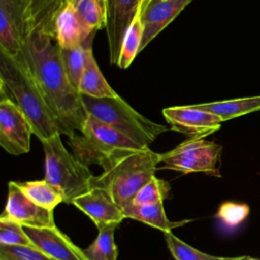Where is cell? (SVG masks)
I'll list each match as a JSON object with an SVG mask.
<instances>
[{"label": "cell", "instance_id": "9a60e30c", "mask_svg": "<svg viewBox=\"0 0 260 260\" xmlns=\"http://www.w3.org/2000/svg\"><path fill=\"white\" fill-rule=\"evenodd\" d=\"M95 32L88 30L74 6L66 0L59 10L54 23V38L62 49L72 48L82 44Z\"/></svg>", "mask_w": 260, "mask_h": 260}, {"label": "cell", "instance_id": "8992f818", "mask_svg": "<svg viewBox=\"0 0 260 260\" xmlns=\"http://www.w3.org/2000/svg\"><path fill=\"white\" fill-rule=\"evenodd\" d=\"M79 133L68 137V143L74 156L87 167H103L109 158L119 152L146 148L90 115Z\"/></svg>", "mask_w": 260, "mask_h": 260}, {"label": "cell", "instance_id": "d6986e66", "mask_svg": "<svg viewBox=\"0 0 260 260\" xmlns=\"http://www.w3.org/2000/svg\"><path fill=\"white\" fill-rule=\"evenodd\" d=\"M194 107L218 116L222 121L231 120L260 110V95L195 104Z\"/></svg>", "mask_w": 260, "mask_h": 260}, {"label": "cell", "instance_id": "ffe728a7", "mask_svg": "<svg viewBox=\"0 0 260 260\" xmlns=\"http://www.w3.org/2000/svg\"><path fill=\"white\" fill-rule=\"evenodd\" d=\"M17 183L23 193L43 208L54 210L58 204L65 200L62 190L46 180Z\"/></svg>", "mask_w": 260, "mask_h": 260}, {"label": "cell", "instance_id": "277c9868", "mask_svg": "<svg viewBox=\"0 0 260 260\" xmlns=\"http://www.w3.org/2000/svg\"><path fill=\"white\" fill-rule=\"evenodd\" d=\"M80 95L87 115L110 125L142 147H149L158 135L171 129L144 117L120 95L100 99Z\"/></svg>", "mask_w": 260, "mask_h": 260}, {"label": "cell", "instance_id": "4316f807", "mask_svg": "<svg viewBox=\"0 0 260 260\" xmlns=\"http://www.w3.org/2000/svg\"><path fill=\"white\" fill-rule=\"evenodd\" d=\"M171 186L169 182L152 177L135 195L133 203L136 204H150L164 201L170 197Z\"/></svg>", "mask_w": 260, "mask_h": 260}, {"label": "cell", "instance_id": "5b68a950", "mask_svg": "<svg viewBox=\"0 0 260 260\" xmlns=\"http://www.w3.org/2000/svg\"><path fill=\"white\" fill-rule=\"evenodd\" d=\"M61 134L42 142L45 153V179L60 188L67 204L91 188L93 174L64 146Z\"/></svg>", "mask_w": 260, "mask_h": 260}, {"label": "cell", "instance_id": "8fae6325", "mask_svg": "<svg viewBox=\"0 0 260 260\" xmlns=\"http://www.w3.org/2000/svg\"><path fill=\"white\" fill-rule=\"evenodd\" d=\"M143 0H106V34L110 63L117 65L125 34Z\"/></svg>", "mask_w": 260, "mask_h": 260}, {"label": "cell", "instance_id": "f546056e", "mask_svg": "<svg viewBox=\"0 0 260 260\" xmlns=\"http://www.w3.org/2000/svg\"><path fill=\"white\" fill-rule=\"evenodd\" d=\"M249 212L250 208L247 204L226 201L219 206L216 215L225 226L235 228L246 219Z\"/></svg>", "mask_w": 260, "mask_h": 260}, {"label": "cell", "instance_id": "484cf974", "mask_svg": "<svg viewBox=\"0 0 260 260\" xmlns=\"http://www.w3.org/2000/svg\"><path fill=\"white\" fill-rule=\"evenodd\" d=\"M167 246L176 260H229L230 257H218L201 252L180 240L172 232L164 233Z\"/></svg>", "mask_w": 260, "mask_h": 260}, {"label": "cell", "instance_id": "603a6c76", "mask_svg": "<svg viewBox=\"0 0 260 260\" xmlns=\"http://www.w3.org/2000/svg\"><path fill=\"white\" fill-rule=\"evenodd\" d=\"M117 226L111 224L98 229L99 234L95 240L88 248L83 250L89 260H117L118 249L114 238Z\"/></svg>", "mask_w": 260, "mask_h": 260}, {"label": "cell", "instance_id": "83f0119b", "mask_svg": "<svg viewBox=\"0 0 260 260\" xmlns=\"http://www.w3.org/2000/svg\"><path fill=\"white\" fill-rule=\"evenodd\" d=\"M0 9L11 19L24 41L30 32L27 17V0H0Z\"/></svg>", "mask_w": 260, "mask_h": 260}, {"label": "cell", "instance_id": "7a4b0ae2", "mask_svg": "<svg viewBox=\"0 0 260 260\" xmlns=\"http://www.w3.org/2000/svg\"><path fill=\"white\" fill-rule=\"evenodd\" d=\"M159 162L160 153L149 147L119 152L104 164L103 173L93 177L91 187L107 190L114 201L124 207L155 176Z\"/></svg>", "mask_w": 260, "mask_h": 260}, {"label": "cell", "instance_id": "cb8c5ba5", "mask_svg": "<svg viewBox=\"0 0 260 260\" xmlns=\"http://www.w3.org/2000/svg\"><path fill=\"white\" fill-rule=\"evenodd\" d=\"M23 42L11 19L0 9V51L10 57L18 58L22 52Z\"/></svg>", "mask_w": 260, "mask_h": 260}, {"label": "cell", "instance_id": "4dcf8cb0", "mask_svg": "<svg viewBox=\"0 0 260 260\" xmlns=\"http://www.w3.org/2000/svg\"><path fill=\"white\" fill-rule=\"evenodd\" d=\"M0 260H56L34 246L0 245Z\"/></svg>", "mask_w": 260, "mask_h": 260}, {"label": "cell", "instance_id": "52a82bcc", "mask_svg": "<svg viewBox=\"0 0 260 260\" xmlns=\"http://www.w3.org/2000/svg\"><path fill=\"white\" fill-rule=\"evenodd\" d=\"M222 146L204 138H187L172 150L160 153L162 169L182 174L205 173L219 177L218 162Z\"/></svg>", "mask_w": 260, "mask_h": 260}, {"label": "cell", "instance_id": "f1b7e54d", "mask_svg": "<svg viewBox=\"0 0 260 260\" xmlns=\"http://www.w3.org/2000/svg\"><path fill=\"white\" fill-rule=\"evenodd\" d=\"M0 245L34 246L21 224L3 216L0 217Z\"/></svg>", "mask_w": 260, "mask_h": 260}, {"label": "cell", "instance_id": "30bf717a", "mask_svg": "<svg viewBox=\"0 0 260 260\" xmlns=\"http://www.w3.org/2000/svg\"><path fill=\"white\" fill-rule=\"evenodd\" d=\"M1 216L25 226L51 228L56 225L53 210L39 206L23 193L18 183L13 181L8 183L7 201Z\"/></svg>", "mask_w": 260, "mask_h": 260}, {"label": "cell", "instance_id": "ba28073f", "mask_svg": "<svg viewBox=\"0 0 260 260\" xmlns=\"http://www.w3.org/2000/svg\"><path fill=\"white\" fill-rule=\"evenodd\" d=\"M32 127L1 84L0 100V145L13 155L27 153L30 148Z\"/></svg>", "mask_w": 260, "mask_h": 260}, {"label": "cell", "instance_id": "d6a6232c", "mask_svg": "<svg viewBox=\"0 0 260 260\" xmlns=\"http://www.w3.org/2000/svg\"><path fill=\"white\" fill-rule=\"evenodd\" d=\"M247 260H258V259H254V258H250V257H248V259Z\"/></svg>", "mask_w": 260, "mask_h": 260}, {"label": "cell", "instance_id": "44dd1931", "mask_svg": "<svg viewBox=\"0 0 260 260\" xmlns=\"http://www.w3.org/2000/svg\"><path fill=\"white\" fill-rule=\"evenodd\" d=\"M143 23L141 19V5L136 13L134 19L132 20L131 24L129 25L120 51V56L118 59L117 65L121 69L128 68L132 62L134 61L135 57L139 53V49L143 39Z\"/></svg>", "mask_w": 260, "mask_h": 260}, {"label": "cell", "instance_id": "4fadbf2b", "mask_svg": "<svg viewBox=\"0 0 260 260\" xmlns=\"http://www.w3.org/2000/svg\"><path fill=\"white\" fill-rule=\"evenodd\" d=\"M32 245L56 260H89L84 251L62 233L56 225L32 228L22 225Z\"/></svg>", "mask_w": 260, "mask_h": 260}, {"label": "cell", "instance_id": "ac0fdd59", "mask_svg": "<svg viewBox=\"0 0 260 260\" xmlns=\"http://www.w3.org/2000/svg\"><path fill=\"white\" fill-rule=\"evenodd\" d=\"M65 2L66 0H27L30 32L40 31L54 38L55 19Z\"/></svg>", "mask_w": 260, "mask_h": 260}, {"label": "cell", "instance_id": "7402d4cb", "mask_svg": "<svg viewBox=\"0 0 260 260\" xmlns=\"http://www.w3.org/2000/svg\"><path fill=\"white\" fill-rule=\"evenodd\" d=\"M88 30L95 32L106 27V0H68Z\"/></svg>", "mask_w": 260, "mask_h": 260}, {"label": "cell", "instance_id": "d4e9b609", "mask_svg": "<svg viewBox=\"0 0 260 260\" xmlns=\"http://www.w3.org/2000/svg\"><path fill=\"white\" fill-rule=\"evenodd\" d=\"M60 52L66 73L73 87L78 91L85 65V45L82 43L72 48H60Z\"/></svg>", "mask_w": 260, "mask_h": 260}, {"label": "cell", "instance_id": "7c38bea8", "mask_svg": "<svg viewBox=\"0 0 260 260\" xmlns=\"http://www.w3.org/2000/svg\"><path fill=\"white\" fill-rule=\"evenodd\" d=\"M84 212L98 229L106 225H119L125 219L123 208L117 204L109 192L103 188L92 186L87 192L76 197L73 202Z\"/></svg>", "mask_w": 260, "mask_h": 260}, {"label": "cell", "instance_id": "e0dca14e", "mask_svg": "<svg viewBox=\"0 0 260 260\" xmlns=\"http://www.w3.org/2000/svg\"><path fill=\"white\" fill-rule=\"evenodd\" d=\"M122 208L125 219L130 218L144 222L152 228L162 231L164 233L172 232V230H174L175 228L182 226L190 221L189 219L181 221L169 220L165 212L164 201L150 204H136L130 202Z\"/></svg>", "mask_w": 260, "mask_h": 260}, {"label": "cell", "instance_id": "2e32d148", "mask_svg": "<svg viewBox=\"0 0 260 260\" xmlns=\"http://www.w3.org/2000/svg\"><path fill=\"white\" fill-rule=\"evenodd\" d=\"M93 37L84 41L85 45V65L78 87L80 94L91 98H115L119 94L109 84L100 70L92 52Z\"/></svg>", "mask_w": 260, "mask_h": 260}, {"label": "cell", "instance_id": "3957f363", "mask_svg": "<svg viewBox=\"0 0 260 260\" xmlns=\"http://www.w3.org/2000/svg\"><path fill=\"white\" fill-rule=\"evenodd\" d=\"M0 80L29 121L34 134L41 142L60 134L52 112L20 58L10 57L0 51Z\"/></svg>", "mask_w": 260, "mask_h": 260}, {"label": "cell", "instance_id": "1f68e13d", "mask_svg": "<svg viewBox=\"0 0 260 260\" xmlns=\"http://www.w3.org/2000/svg\"><path fill=\"white\" fill-rule=\"evenodd\" d=\"M248 256H241V257H230L229 260H247Z\"/></svg>", "mask_w": 260, "mask_h": 260}, {"label": "cell", "instance_id": "6da1fadb", "mask_svg": "<svg viewBox=\"0 0 260 260\" xmlns=\"http://www.w3.org/2000/svg\"><path fill=\"white\" fill-rule=\"evenodd\" d=\"M20 58L52 112L60 134L71 137L81 132L87 113L80 93L73 87L55 39L31 31L23 42Z\"/></svg>", "mask_w": 260, "mask_h": 260}, {"label": "cell", "instance_id": "9c48e42d", "mask_svg": "<svg viewBox=\"0 0 260 260\" xmlns=\"http://www.w3.org/2000/svg\"><path fill=\"white\" fill-rule=\"evenodd\" d=\"M162 115L173 131L188 138H205L216 132L223 122L218 116L193 105L165 108Z\"/></svg>", "mask_w": 260, "mask_h": 260}, {"label": "cell", "instance_id": "5bb4252c", "mask_svg": "<svg viewBox=\"0 0 260 260\" xmlns=\"http://www.w3.org/2000/svg\"><path fill=\"white\" fill-rule=\"evenodd\" d=\"M191 1L193 0H143L141 3V19L144 30L139 53L169 25Z\"/></svg>", "mask_w": 260, "mask_h": 260}]
</instances>
